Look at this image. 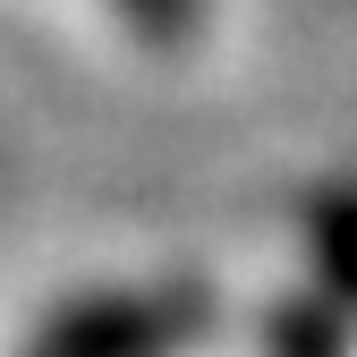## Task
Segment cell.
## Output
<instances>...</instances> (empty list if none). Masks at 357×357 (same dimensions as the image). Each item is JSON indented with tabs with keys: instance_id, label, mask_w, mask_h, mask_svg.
<instances>
[{
	"instance_id": "cell-1",
	"label": "cell",
	"mask_w": 357,
	"mask_h": 357,
	"mask_svg": "<svg viewBox=\"0 0 357 357\" xmlns=\"http://www.w3.org/2000/svg\"><path fill=\"white\" fill-rule=\"evenodd\" d=\"M178 332H188L178 306H85L43 340V357H162Z\"/></svg>"
},
{
	"instance_id": "cell-2",
	"label": "cell",
	"mask_w": 357,
	"mask_h": 357,
	"mask_svg": "<svg viewBox=\"0 0 357 357\" xmlns=\"http://www.w3.org/2000/svg\"><path fill=\"white\" fill-rule=\"evenodd\" d=\"M137 9H145V17H178V9H188V0H137Z\"/></svg>"
}]
</instances>
